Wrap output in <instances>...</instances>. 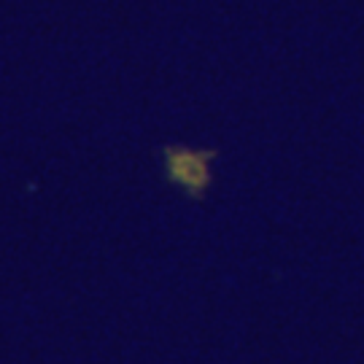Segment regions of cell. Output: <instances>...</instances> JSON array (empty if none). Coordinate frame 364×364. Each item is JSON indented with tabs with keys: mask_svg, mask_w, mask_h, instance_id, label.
<instances>
[{
	"mask_svg": "<svg viewBox=\"0 0 364 364\" xmlns=\"http://www.w3.org/2000/svg\"><path fill=\"white\" fill-rule=\"evenodd\" d=\"M165 173L168 181L181 186L186 195L197 200L210 186V159L216 149H189V146H165Z\"/></svg>",
	"mask_w": 364,
	"mask_h": 364,
	"instance_id": "6da1fadb",
	"label": "cell"
}]
</instances>
